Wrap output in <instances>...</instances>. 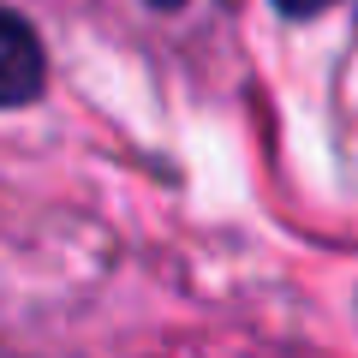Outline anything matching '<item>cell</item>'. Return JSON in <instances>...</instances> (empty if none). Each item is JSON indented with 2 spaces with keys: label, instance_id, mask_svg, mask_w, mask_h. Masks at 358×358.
Here are the masks:
<instances>
[{
  "label": "cell",
  "instance_id": "7a4b0ae2",
  "mask_svg": "<svg viewBox=\"0 0 358 358\" xmlns=\"http://www.w3.org/2000/svg\"><path fill=\"white\" fill-rule=\"evenodd\" d=\"M268 6H275V13H281V18H293V24H305V18L329 13L334 0H268Z\"/></svg>",
  "mask_w": 358,
  "mask_h": 358
},
{
  "label": "cell",
  "instance_id": "6da1fadb",
  "mask_svg": "<svg viewBox=\"0 0 358 358\" xmlns=\"http://www.w3.org/2000/svg\"><path fill=\"white\" fill-rule=\"evenodd\" d=\"M48 90V48H42L36 24L13 6H0V114L30 108Z\"/></svg>",
  "mask_w": 358,
  "mask_h": 358
},
{
  "label": "cell",
  "instance_id": "3957f363",
  "mask_svg": "<svg viewBox=\"0 0 358 358\" xmlns=\"http://www.w3.org/2000/svg\"><path fill=\"white\" fill-rule=\"evenodd\" d=\"M143 6H155V13H179L185 0H143Z\"/></svg>",
  "mask_w": 358,
  "mask_h": 358
}]
</instances>
